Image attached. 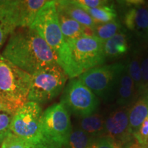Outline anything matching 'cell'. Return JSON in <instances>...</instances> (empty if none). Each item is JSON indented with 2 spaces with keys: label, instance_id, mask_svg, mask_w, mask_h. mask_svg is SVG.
I'll return each mask as SVG.
<instances>
[{
  "label": "cell",
  "instance_id": "8",
  "mask_svg": "<svg viewBox=\"0 0 148 148\" xmlns=\"http://www.w3.org/2000/svg\"><path fill=\"white\" fill-rule=\"evenodd\" d=\"M45 0H0V19L16 31L32 25Z\"/></svg>",
  "mask_w": 148,
  "mask_h": 148
},
{
  "label": "cell",
  "instance_id": "21",
  "mask_svg": "<svg viewBox=\"0 0 148 148\" xmlns=\"http://www.w3.org/2000/svg\"><path fill=\"white\" fill-rule=\"evenodd\" d=\"M95 138L79 127H76L72 129L62 148H88Z\"/></svg>",
  "mask_w": 148,
  "mask_h": 148
},
{
  "label": "cell",
  "instance_id": "31",
  "mask_svg": "<svg viewBox=\"0 0 148 148\" xmlns=\"http://www.w3.org/2000/svg\"><path fill=\"white\" fill-rule=\"evenodd\" d=\"M122 148H148V146L142 145L136 138L133 137L132 139L122 145Z\"/></svg>",
  "mask_w": 148,
  "mask_h": 148
},
{
  "label": "cell",
  "instance_id": "13",
  "mask_svg": "<svg viewBox=\"0 0 148 148\" xmlns=\"http://www.w3.org/2000/svg\"><path fill=\"white\" fill-rule=\"evenodd\" d=\"M138 94L132 79L130 76L127 63L125 64L118 77L114 93L116 103L122 107L130 106Z\"/></svg>",
  "mask_w": 148,
  "mask_h": 148
},
{
  "label": "cell",
  "instance_id": "19",
  "mask_svg": "<svg viewBox=\"0 0 148 148\" xmlns=\"http://www.w3.org/2000/svg\"><path fill=\"white\" fill-rule=\"evenodd\" d=\"M142 52L140 50H135L132 53V56L129 59L127 63V70L130 76L132 79L135 84V87L137 90L138 95L143 92V86L142 83L141 73H140V60Z\"/></svg>",
  "mask_w": 148,
  "mask_h": 148
},
{
  "label": "cell",
  "instance_id": "6",
  "mask_svg": "<svg viewBox=\"0 0 148 148\" xmlns=\"http://www.w3.org/2000/svg\"><path fill=\"white\" fill-rule=\"evenodd\" d=\"M40 130L44 139L63 147L71 132L72 126L69 112L62 103H54L42 112Z\"/></svg>",
  "mask_w": 148,
  "mask_h": 148
},
{
  "label": "cell",
  "instance_id": "3",
  "mask_svg": "<svg viewBox=\"0 0 148 148\" xmlns=\"http://www.w3.org/2000/svg\"><path fill=\"white\" fill-rule=\"evenodd\" d=\"M31 78L0 53V105L15 113L27 101Z\"/></svg>",
  "mask_w": 148,
  "mask_h": 148
},
{
  "label": "cell",
  "instance_id": "22",
  "mask_svg": "<svg viewBox=\"0 0 148 148\" xmlns=\"http://www.w3.org/2000/svg\"><path fill=\"white\" fill-rule=\"evenodd\" d=\"M121 23L116 18L108 23L97 24L92 29V36L104 42L121 32Z\"/></svg>",
  "mask_w": 148,
  "mask_h": 148
},
{
  "label": "cell",
  "instance_id": "11",
  "mask_svg": "<svg viewBox=\"0 0 148 148\" xmlns=\"http://www.w3.org/2000/svg\"><path fill=\"white\" fill-rule=\"evenodd\" d=\"M125 5L123 22L125 26L139 38L148 36V3L143 1H121Z\"/></svg>",
  "mask_w": 148,
  "mask_h": 148
},
{
  "label": "cell",
  "instance_id": "4",
  "mask_svg": "<svg viewBox=\"0 0 148 148\" xmlns=\"http://www.w3.org/2000/svg\"><path fill=\"white\" fill-rule=\"evenodd\" d=\"M67 77L58 64L32 74L27 101L40 104L52 100L63 90Z\"/></svg>",
  "mask_w": 148,
  "mask_h": 148
},
{
  "label": "cell",
  "instance_id": "7",
  "mask_svg": "<svg viewBox=\"0 0 148 148\" xmlns=\"http://www.w3.org/2000/svg\"><path fill=\"white\" fill-rule=\"evenodd\" d=\"M124 65L116 63L96 66L81 74L78 79L95 95L110 101L114 98L118 77Z\"/></svg>",
  "mask_w": 148,
  "mask_h": 148
},
{
  "label": "cell",
  "instance_id": "33",
  "mask_svg": "<svg viewBox=\"0 0 148 148\" xmlns=\"http://www.w3.org/2000/svg\"><path fill=\"white\" fill-rule=\"evenodd\" d=\"M147 40H148V36H147Z\"/></svg>",
  "mask_w": 148,
  "mask_h": 148
},
{
  "label": "cell",
  "instance_id": "25",
  "mask_svg": "<svg viewBox=\"0 0 148 148\" xmlns=\"http://www.w3.org/2000/svg\"><path fill=\"white\" fill-rule=\"evenodd\" d=\"M133 136L140 144L148 146V116Z\"/></svg>",
  "mask_w": 148,
  "mask_h": 148
},
{
  "label": "cell",
  "instance_id": "15",
  "mask_svg": "<svg viewBox=\"0 0 148 148\" xmlns=\"http://www.w3.org/2000/svg\"><path fill=\"white\" fill-rule=\"evenodd\" d=\"M58 22L62 36L66 42L85 35L92 36V29L86 27L72 19L60 9L57 8Z\"/></svg>",
  "mask_w": 148,
  "mask_h": 148
},
{
  "label": "cell",
  "instance_id": "28",
  "mask_svg": "<svg viewBox=\"0 0 148 148\" xmlns=\"http://www.w3.org/2000/svg\"><path fill=\"white\" fill-rule=\"evenodd\" d=\"M74 2L84 8H95L110 3L104 0H75Z\"/></svg>",
  "mask_w": 148,
  "mask_h": 148
},
{
  "label": "cell",
  "instance_id": "26",
  "mask_svg": "<svg viewBox=\"0 0 148 148\" xmlns=\"http://www.w3.org/2000/svg\"><path fill=\"white\" fill-rule=\"evenodd\" d=\"M140 73L143 89H148V51L142 52L140 60Z\"/></svg>",
  "mask_w": 148,
  "mask_h": 148
},
{
  "label": "cell",
  "instance_id": "20",
  "mask_svg": "<svg viewBox=\"0 0 148 148\" xmlns=\"http://www.w3.org/2000/svg\"><path fill=\"white\" fill-rule=\"evenodd\" d=\"M96 24L106 23L116 19V12L111 3L95 8H84Z\"/></svg>",
  "mask_w": 148,
  "mask_h": 148
},
{
  "label": "cell",
  "instance_id": "18",
  "mask_svg": "<svg viewBox=\"0 0 148 148\" xmlns=\"http://www.w3.org/2000/svg\"><path fill=\"white\" fill-rule=\"evenodd\" d=\"M105 118L99 113H93L82 117L79 122V127L93 138L105 136Z\"/></svg>",
  "mask_w": 148,
  "mask_h": 148
},
{
  "label": "cell",
  "instance_id": "2",
  "mask_svg": "<svg viewBox=\"0 0 148 148\" xmlns=\"http://www.w3.org/2000/svg\"><path fill=\"white\" fill-rule=\"evenodd\" d=\"M43 38L56 56L57 63L69 78L77 77L71 60L70 48L60 27L56 1H47L29 27Z\"/></svg>",
  "mask_w": 148,
  "mask_h": 148
},
{
  "label": "cell",
  "instance_id": "32",
  "mask_svg": "<svg viewBox=\"0 0 148 148\" xmlns=\"http://www.w3.org/2000/svg\"><path fill=\"white\" fill-rule=\"evenodd\" d=\"M115 148H122V146L121 145H119V144H117V143H115Z\"/></svg>",
  "mask_w": 148,
  "mask_h": 148
},
{
  "label": "cell",
  "instance_id": "23",
  "mask_svg": "<svg viewBox=\"0 0 148 148\" xmlns=\"http://www.w3.org/2000/svg\"><path fill=\"white\" fill-rule=\"evenodd\" d=\"M14 112L0 105V144L11 133L10 127Z\"/></svg>",
  "mask_w": 148,
  "mask_h": 148
},
{
  "label": "cell",
  "instance_id": "5",
  "mask_svg": "<svg viewBox=\"0 0 148 148\" xmlns=\"http://www.w3.org/2000/svg\"><path fill=\"white\" fill-rule=\"evenodd\" d=\"M71 50V60L77 76L106 60L103 52V41L94 36L85 35L66 42Z\"/></svg>",
  "mask_w": 148,
  "mask_h": 148
},
{
  "label": "cell",
  "instance_id": "27",
  "mask_svg": "<svg viewBox=\"0 0 148 148\" xmlns=\"http://www.w3.org/2000/svg\"><path fill=\"white\" fill-rule=\"evenodd\" d=\"M88 148H115L114 142L107 136L95 138Z\"/></svg>",
  "mask_w": 148,
  "mask_h": 148
},
{
  "label": "cell",
  "instance_id": "29",
  "mask_svg": "<svg viewBox=\"0 0 148 148\" xmlns=\"http://www.w3.org/2000/svg\"><path fill=\"white\" fill-rule=\"evenodd\" d=\"M14 32L15 31L11 29L8 25L0 19V48L4 45L8 37Z\"/></svg>",
  "mask_w": 148,
  "mask_h": 148
},
{
  "label": "cell",
  "instance_id": "10",
  "mask_svg": "<svg viewBox=\"0 0 148 148\" xmlns=\"http://www.w3.org/2000/svg\"><path fill=\"white\" fill-rule=\"evenodd\" d=\"M42 113L39 104L27 101L14 114L10 127L11 133L30 143L38 142L42 138L40 130Z\"/></svg>",
  "mask_w": 148,
  "mask_h": 148
},
{
  "label": "cell",
  "instance_id": "12",
  "mask_svg": "<svg viewBox=\"0 0 148 148\" xmlns=\"http://www.w3.org/2000/svg\"><path fill=\"white\" fill-rule=\"evenodd\" d=\"M121 107L111 112L105 119V136L121 146L134 137L130 131L129 108Z\"/></svg>",
  "mask_w": 148,
  "mask_h": 148
},
{
  "label": "cell",
  "instance_id": "16",
  "mask_svg": "<svg viewBox=\"0 0 148 148\" xmlns=\"http://www.w3.org/2000/svg\"><path fill=\"white\" fill-rule=\"evenodd\" d=\"M56 8L64 12L72 19L75 20L83 26L92 29L97 24L82 7L77 5L74 1L62 0L56 1Z\"/></svg>",
  "mask_w": 148,
  "mask_h": 148
},
{
  "label": "cell",
  "instance_id": "17",
  "mask_svg": "<svg viewBox=\"0 0 148 148\" xmlns=\"http://www.w3.org/2000/svg\"><path fill=\"white\" fill-rule=\"evenodd\" d=\"M129 49L127 36L121 31L103 42V52L106 58L114 59L125 54Z\"/></svg>",
  "mask_w": 148,
  "mask_h": 148
},
{
  "label": "cell",
  "instance_id": "1",
  "mask_svg": "<svg viewBox=\"0 0 148 148\" xmlns=\"http://www.w3.org/2000/svg\"><path fill=\"white\" fill-rule=\"evenodd\" d=\"M1 54L31 75L58 64L56 56L50 47L40 34L30 27L20 28L12 33Z\"/></svg>",
  "mask_w": 148,
  "mask_h": 148
},
{
  "label": "cell",
  "instance_id": "24",
  "mask_svg": "<svg viewBox=\"0 0 148 148\" xmlns=\"http://www.w3.org/2000/svg\"><path fill=\"white\" fill-rule=\"evenodd\" d=\"M1 148H31V143L12 133H10L1 142Z\"/></svg>",
  "mask_w": 148,
  "mask_h": 148
},
{
  "label": "cell",
  "instance_id": "9",
  "mask_svg": "<svg viewBox=\"0 0 148 148\" xmlns=\"http://www.w3.org/2000/svg\"><path fill=\"white\" fill-rule=\"evenodd\" d=\"M60 103L69 113L84 117L95 113L99 104L98 97L79 79H72L64 88Z\"/></svg>",
  "mask_w": 148,
  "mask_h": 148
},
{
  "label": "cell",
  "instance_id": "30",
  "mask_svg": "<svg viewBox=\"0 0 148 148\" xmlns=\"http://www.w3.org/2000/svg\"><path fill=\"white\" fill-rule=\"evenodd\" d=\"M31 148H62L54 144L47 141V140L42 138L40 140L34 143H31Z\"/></svg>",
  "mask_w": 148,
  "mask_h": 148
},
{
  "label": "cell",
  "instance_id": "14",
  "mask_svg": "<svg viewBox=\"0 0 148 148\" xmlns=\"http://www.w3.org/2000/svg\"><path fill=\"white\" fill-rule=\"evenodd\" d=\"M128 116L130 131L134 135L148 116V89L142 92L129 107Z\"/></svg>",
  "mask_w": 148,
  "mask_h": 148
}]
</instances>
